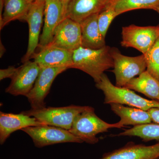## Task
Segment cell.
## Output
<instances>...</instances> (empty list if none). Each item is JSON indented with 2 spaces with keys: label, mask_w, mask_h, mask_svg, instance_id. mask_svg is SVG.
<instances>
[{
  "label": "cell",
  "mask_w": 159,
  "mask_h": 159,
  "mask_svg": "<svg viewBox=\"0 0 159 159\" xmlns=\"http://www.w3.org/2000/svg\"><path fill=\"white\" fill-rule=\"evenodd\" d=\"M71 68L78 69L88 74L95 82H99L105 71L114 67L111 48L91 49L80 47L74 51Z\"/></svg>",
  "instance_id": "1"
},
{
  "label": "cell",
  "mask_w": 159,
  "mask_h": 159,
  "mask_svg": "<svg viewBox=\"0 0 159 159\" xmlns=\"http://www.w3.org/2000/svg\"><path fill=\"white\" fill-rule=\"evenodd\" d=\"M96 87L104 94L105 104H125L145 111L152 108H159V101L145 99L133 90L114 85L105 74H102L99 82L96 83Z\"/></svg>",
  "instance_id": "2"
},
{
  "label": "cell",
  "mask_w": 159,
  "mask_h": 159,
  "mask_svg": "<svg viewBox=\"0 0 159 159\" xmlns=\"http://www.w3.org/2000/svg\"><path fill=\"white\" fill-rule=\"evenodd\" d=\"M111 128L119 127L117 123L111 124L100 119L95 113L93 107H90L76 117L69 130L83 142L94 145L99 142L97 135Z\"/></svg>",
  "instance_id": "3"
},
{
  "label": "cell",
  "mask_w": 159,
  "mask_h": 159,
  "mask_svg": "<svg viewBox=\"0 0 159 159\" xmlns=\"http://www.w3.org/2000/svg\"><path fill=\"white\" fill-rule=\"evenodd\" d=\"M90 106L70 105L62 107H49L23 111L21 112L36 118L44 125H51L69 130L74 119L80 114Z\"/></svg>",
  "instance_id": "4"
},
{
  "label": "cell",
  "mask_w": 159,
  "mask_h": 159,
  "mask_svg": "<svg viewBox=\"0 0 159 159\" xmlns=\"http://www.w3.org/2000/svg\"><path fill=\"white\" fill-rule=\"evenodd\" d=\"M111 54L116 86L123 87L131 80L146 70L147 64L144 54L129 57L122 54L116 48H111Z\"/></svg>",
  "instance_id": "5"
},
{
  "label": "cell",
  "mask_w": 159,
  "mask_h": 159,
  "mask_svg": "<svg viewBox=\"0 0 159 159\" xmlns=\"http://www.w3.org/2000/svg\"><path fill=\"white\" fill-rule=\"evenodd\" d=\"M21 130L31 137L34 146L38 148L60 143L83 142L69 130L51 125L29 126Z\"/></svg>",
  "instance_id": "6"
},
{
  "label": "cell",
  "mask_w": 159,
  "mask_h": 159,
  "mask_svg": "<svg viewBox=\"0 0 159 159\" xmlns=\"http://www.w3.org/2000/svg\"><path fill=\"white\" fill-rule=\"evenodd\" d=\"M159 37V25L144 27L131 25L122 27L121 45L134 48L145 54Z\"/></svg>",
  "instance_id": "7"
},
{
  "label": "cell",
  "mask_w": 159,
  "mask_h": 159,
  "mask_svg": "<svg viewBox=\"0 0 159 159\" xmlns=\"http://www.w3.org/2000/svg\"><path fill=\"white\" fill-rule=\"evenodd\" d=\"M67 68H41L33 88L26 96L31 108L38 109L46 107L45 99L54 80Z\"/></svg>",
  "instance_id": "8"
},
{
  "label": "cell",
  "mask_w": 159,
  "mask_h": 159,
  "mask_svg": "<svg viewBox=\"0 0 159 159\" xmlns=\"http://www.w3.org/2000/svg\"><path fill=\"white\" fill-rule=\"evenodd\" d=\"M41 68L35 61H28L17 68L5 92L12 96L26 97L33 88Z\"/></svg>",
  "instance_id": "9"
},
{
  "label": "cell",
  "mask_w": 159,
  "mask_h": 159,
  "mask_svg": "<svg viewBox=\"0 0 159 159\" xmlns=\"http://www.w3.org/2000/svg\"><path fill=\"white\" fill-rule=\"evenodd\" d=\"M45 7V0H35L26 16L25 21L29 25V43L26 53L21 59L23 63L30 60L38 47Z\"/></svg>",
  "instance_id": "10"
},
{
  "label": "cell",
  "mask_w": 159,
  "mask_h": 159,
  "mask_svg": "<svg viewBox=\"0 0 159 159\" xmlns=\"http://www.w3.org/2000/svg\"><path fill=\"white\" fill-rule=\"evenodd\" d=\"M48 45L73 51L79 48L82 45L80 24L65 18L55 29L53 39Z\"/></svg>",
  "instance_id": "11"
},
{
  "label": "cell",
  "mask_w": 159,
  "mask_h": 159,
  "mask_svg": "<svg viewBox=\"0 0 159 159\" xmlns=\"http://www.w3.org/2000/svg\"><path fill=\"white\" fill-rule=\"evenodd\" d=\"M74 51L58 47L47 45L34 53L31 58L41 68L66 67L73 66Z\"/></svg>",
  "instance_id": "12"
},
{
  "label": "cell",
  "mask_w": 159,
  "mask_h": 159,
  "mask_svg": "<svg viewBox=\"0 0 159 159\" xmlns=\"http://www.w3.org/2000/svg\"><path fill=\"white\" fill-rule=\"evenodd\" d=\"M159 142L151 145L129 142L125 146L104 154L99 159H158Z\"/></svg>",
  "instance_id": "13"
},
{
  "label": "cell",
  "mask_w": 159,
  "mask_h": 159,
  "mask_svg": "<svg viewBox=\"0 0 159 159\" xmlns=\"http://www.w3.org/2000/svg\"><path fill=\"white\" fill-rule=\"evenodd\" d=\"M65 17V12L61 0H51L46 6L44 24L42 33L40 36L39 44L38 47L39 50L51 42L55 29Z\"/></svg>",
  "instance_id": "14"
},
{
  "label": "cell",
  "mask_w": 159,
  "mask_h": 159,
  "mask_svg": "<svg viewBox=\"0 0 159 159\" xmlns=\"http://www.w3.org/2000/svg\"><path fill=\"white\" fill-rule=\"evenodd\" d=\"M44 125L36 118L22 113H7L0 112V144L2 145L10 135L16 131L29 126Z\"/></svg>",
  "instance_id": "15"
},
{
  "label": "cell",
  "mask_w": 159,
  "mask_h": 159,
  "mask_svg": "<svg viewBox=\"0 0 159 159\" xmlns=\"http://www.w3.org/2000/svg\"><path fill=\"white\" fill-rule=\"evenodd\" d=\"M112 0H70L66 17L80 23L91 16L99 14Z\"/></svg>",
  "instance_id": "16"
},
{
  "label": "cell",
  "mask_w": 159,
  "mask_h": 159,
  "mask_svg": "<svg viewBox=\"0 0 159 159\" xmlns=\"http://www.w3.org/2000/svg\"><path fill=\"white\" fill-rule=\"evenodd\" d=\"M110 105L111 111L120 117V121L117 122L119 128L127 125L134 126L152 122L151 117L148 111L135 107H125L117 103H112Z\"/></svg>",
  "instance_id": "17"
},
{
  "label": "cell",
  "mask_w": 159,
  "mask_h": 159,
  "mask_svg": "<svg viewBox=\"0 0 159 159\" xmlns=\"http://www.w3.org/2000/svg\"><path fill=\"white\" fill-rule=\"evenodd\" d=\"M98 16L99 14L93 15L80 23L83 48L97 50L106 46L105 38L102 36L99 30Z\"/></svg>",
  "instance_id": "18"
},
{
  "label": "cell",
  "mask_w": 159,
  "mask_h": 159,
  "mask_svg": "<svg viewBox=\"0 0 159 159\" xmlns=\"http://www.w3.org/2000/svg\"><path fill=\"white\" fill-rule=\"evenodd\" d=\"M32 2L29 0H4V12L0 18L1 30L16 20L25 21Z\"/></svg>",
  "instance_id": "19"
},
{
  "label": "cell",
  "mask_w": 159,
  "mask_h": 159,
  "mask_svg": "<svg viewBox=\"0 0 159 159\" xmlns=\"http://www.w3.org/2000/svg\"><path fill=\"white\" fill-rule=\"evenodd\" d=\"M123 87L139 92L150 99L159 101V81L147 70L131 80Z\"/></svg>",
  "instance_id": "20"
},
{
  "label": "cell",
  "mask_w": 159,
  "mask_h": 159,
  "mask_svg": "<svg viewBox=\"0 0 159 159\" xmlns=\"http://www.w3.org/2000/svg\"><path fill=\"white\" fill-rule=\"evenodd\" d=\"M116 136L139 137L145 142L159 140V124L150 123L136 125Z\"/></svg>",
  "instance_id": "21"
},
{
  "label": "cell",
  "mask_w": 159,
  "mask_h": 159,
  "mask_svg": "<svg viewBox=\"0 0 159 159\" xmlns=\"http://www.w3.org/2000/svg\"><path fill=\"white\" fill-rule=\"evenodd\" d=\"M112 4L118 16L124 12L139 9H155L159 0H113Z\"/></svg>",
  "instance_id": "22"
},
{
  "label": "cell",
  "mask_w": 159,
  "mask_h": 159,
  "mask_svg": "<svg viewBox=\"0 0 159 159\" xmlns=\"http://www.w3.org/2000/svg\"><path fill=\"white\" fill-rule=\"evenodd\" d=\"M145 55L147 70L156 79L159 81V37Z\"/></svg>",
  "instance_id": "23"
},
{
  "label": "cell",
  "mask_w": 159,
  "mask_h": 159,
  "mask_svg": "<svg viewBox=\"0 0 159 159\" xmlns=\"http://www.w3.org/2000/svg\"><path fill=\"white\" fill-rule=\"evenodd\" d=\"M117 16H118L114 8L112 1L99 13L98 18V25L100 32L104 38L106 37L111 23Z\"/></svg>",
  "instance_id": "24"
},
{
  "label": "cell",
  "mask_w": 159,
  "mask_h": 159,
  "mask_svg": "<svg viewBox=\"0 0 159 159\" xmlns=\"http://www.w3.org/2000/svg\"><path fill=\"white\" fill-rule=\"evenodd\" d=\"M17 70V68L13 66H10L6 69H1L0 70V80H2L6 78L11 79L15 74Z\"/></svg>",
  "instance_id": "25"
},
{
  "label": "cell",
  "mask_w": 159,
  "mask_h": 159,
  "mask_svg": "<svg viewBox=\"0 0 159 159\" xmlns=\"http://www.w3.org/2000/svg\"><path fill=\"white\" fill-rule=\"evenodd\" d=\"M152 122L159 124V108H152L148 111Z\"/></svg>",
  "instance_id": "26"
},
{
  "label": "cell",
  "mask_w": 159,
  "mask_h": 159,
  "mask_svg": "<svg viewBox=\"0 0 159 159\" xmlns=\"http://www.w3.org/2000/svg\"><path fill=\"white\" fill-rule=\"evenodd\" d=\"M0 56H1V57H2L3 54H4L5 52H6V48H5V47H4V45H3V44L2 43V42L1 41V43H0Z\"/></svg>",
  "instance_id": "27"
},
{
  "label": "cell",
  "mask_w": 159,
  "mask_h": 159,
  "mask_svg": "<svg viewBox=\"0 0 159 159\" xmlns=\"http://www.w3.org/2000/svg\"><path fill=\"white\" fill-rule=\"evenodd\" d=\"M61 2H62L63 4V6L64 9L66 14L67 7L68 5L70 0H61Z\"/></svg>",
  "instance_id": "28"
},
{
  "label": "cell",
  "mask_w": 159,
  "mask_h": 159,
  "mask_svg": "<svg viewBox=\"0 0 159 159\" xmlns=\"http://www.w3.org/2000/svg\"><path fill=\"white\" fill-rule=\"evenodd\" d=\"M154 10L155 11H156L159 14V5Z\"/></svg>",
  "instance_id": "29"
},
{
  "label": "cell",
  "mask_w": 159,
  "mask_h": 159,
  "mask_svg": "<svg viewBox=\"0 0 159 159\" xmlns=\"http://www.w3.org/2000/svg\"><path fill=\"white\" fill-rule=\"evenodd\" d=\"M51 1V0H45V1L46 6L48 5Z\"/></svg>",
  "instance_id": "30"
},
{
  "label": "cell",
  "mask_w": 159,
  "mask_h": 159,
  "mask_svg": "<svg viewBox=\"0 0 159 159\" xmlns=\"http://www.w3.org/2000/svg\"><path fill=\"white\" fill-rule=\"evenodd\" d=\"M29 1H30V2H34V1H35V0H29Z\"/></svg>",
  "instance_id": "31"
},
{
  "label": "cell",
  "mask_w": 159,
  "mask_h": 159,
  "mask_svg": "<svg viewBox=\"0 0 159 159\" xmlns=\"http://www.w3.org/2000/svg\"></svg>",
  "instance_id": "32"
}]
</instances>
